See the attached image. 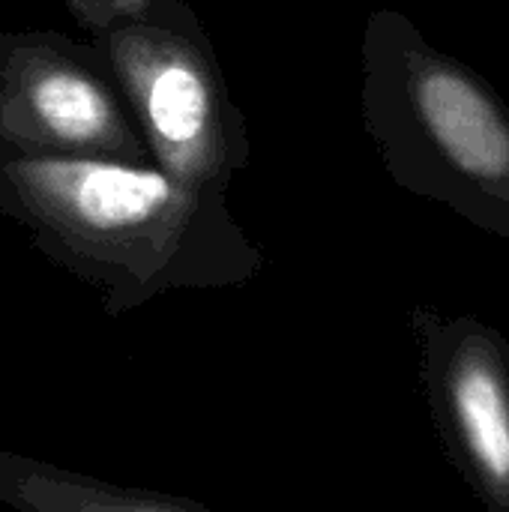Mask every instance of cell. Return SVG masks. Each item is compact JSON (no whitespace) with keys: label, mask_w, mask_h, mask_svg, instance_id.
<instances>
[{"label":"cell","mask_w":509,"mask_h":512,"mask_svg":"<svg viewBox=\"0 0 509 512\" xmlns=\"http://www.w3.org/2000/svg\"><path fill=\"white\" fill-rule=\"evenodd\" d=\"M0 213L39 255L96 288L111 318L168 291L246 285L267 267L228 192L156 162L0 150Z\"/></svg>","instance_id":"1"},{"label":"cell","mask_w":509,"mask_h":512,"mask_svg":"<svg viewBox=\"0 0 509 512\" xmlns=\"http://www.w3.org/2000/svg\"><path fill=\"white\" fill-rule=\"evenodd\" d=\"M0 150L153 162L99 48L42 27L0 30Z\"/></svg>","instance_id":"4"},{"label":"cell","mask_w":509,"mask_h":512,"mask_svg":"<svg viewBox=\"0 0 509 512\" xmlns=\"http://www.w3.org/2000/svg\"><path fill=\"white\" fill-rule=\"evenodd\" d=\"M360 111L393 183L509 243V108L399 9L363 30Z\"/></svg>","instance_id":"2"},{"label":"cell","mask_w":509,"mask_h":512,"mask_svg":"<svg viewBox=\"0 0 509 512\" xmlns=\"http://www.w3.org/2000/svg\"><path fill=\"white\" fill-rule=\"evenodd\" d=\"M0 501L33 512H210L183 495L114 486L6 450H0Z\"/></svg>","instance_id":"6"},{"label":"cell","mask_w":509,"mask_h":512,"mask_svg":"<svg viewBox=\"0 0 509 512\" xmlns=\"http://www.w3.org/2000/svg\"><path fill=\"white\" fill-rule=\"evenodd\" d=\"M129 99L153 162L228 192L252 141L219 54L186 0H63Z\"/></svg>","instance_id":"3"},{"label":"cell","mask_w":509,"mask_h":512,"mask_svg":"<svg viewBox=\"0 0 509 512\" xmlns=\"http://www.w3.org/2000/svg\"><path fill=\"white\" fill-rule=\"evenodd\" d=\"M420 381L441 444L465 486L509 512V342L492 324L414 309Z\"/></svg>","instance_id":"5"}]
</instances>
